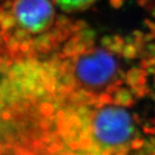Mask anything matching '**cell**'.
I'll use <instances>...</instances> for the list:
<instances>
[{
	"label": "cell",
	"instance_id": "cell-2",
	"mask_svg": "<svg viewBox=\"0 0 155 155\" xmlns=\"http://www.w3.org/2000/svg\"><path fill=\"white\" fill-rule=\"evenodd\" d=\"M61 70L66 91L78 88L80 97L109 90L119 77V62L110 50L102 48L78 49Z\"/></svg>",
	"mask_w": 155,
	"mask_h": 155
},
{
	"label": "cell",
	"instance_id": "cell-1",
	"mask_svg": "<svg viewBox=\"0 0 155 155\" xmlns=\"http://www.w3.org/2000/svg\"><path fill=\"white\" fill-rule=\"evenodd\" d=\"M53 98L2 106L1 155H110L95 139L93 102Z\"/></svg>",
	"mask_w": 155,
	"mask_h": 155
},
{
	"label": "cell",
	"instance_id": "cell-5",
	"mask_svg": "<svg viewBox=\"0 0 155 155\" xmlns=\"http://www.w3.org/2000/svg\"><path fill=\"white\" fill-rule=\"evenodd\" d=\"M56 5L65 12L83 11L88 8L96 0H54Z\"/></svg>",
	"mask_w": 155,
	"mask_h": 155
},
{
	"label": "cell",
	"instance_id": "cell-3",
	"mask_svg": "<svg viewBox=\"0 0 155 155\" xmlns=\"http://www.w3.org/2000/svg\"><path fill=\"white\" fill-rule=\"evenodd\" d=\"M93 103L91 126L95 139L106 152L124 151L133 138L135 127L133 117L122 104H111L101 98Z\"/></svg>",
	"mask_w": 155,
	"mask_h": 155
},
{
	"label": "cell",
	"instance_id": "cell-4",
	"mask_svg": "<svg viewBox=\"0 0 155 155\" xmlns=\"http://www.w3.org/2000/svg\"><path fill=\"white\" fill-rule=\"evenodd\" d=\"M55 21V11L50 0H13L3 22L8 31L14 29L18 39L48 31Z\"/></svg>",
	"mask_w": 155,
	"mask_h": 155
}]
</instances>
